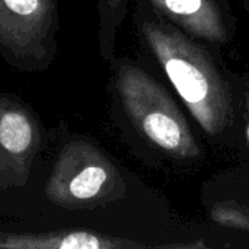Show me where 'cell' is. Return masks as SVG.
<instances>
[{
    "mask_svg": "<svg viewBox=\"0 0 249 249\" xmlns=\"http://www.w3.org/2000/svg\"><path fill=\"white\" fill-rule=\"evenodd\" d=\"M115 163L93 143L73 140L58 153L45 185L50 203L66 210L95 209L125 196Z\"/></svg>",
    "mask_w": 249,
    "mask_h": 249,
    "instance_id": "3",
    "label": "cell"
},
{
    "mask_svg": "<svg viewBox=\"0 0 249 249\" xmlns=\"http://www.w3.org/2000/svg\"><path fill=\"white\" fill-rule=\"evenodd\" d=\"M150 9L190 36L226 45L235 35L228 0H147Z\"/></svg>",
    "mask_w": 249,
    "mask_h": 249,
    "instance_id": "6",
    "label": "cell"
},
{
    "mask_svg": "<svg viewBox=\"0 0 249 249\" xmlns=\"http://www.w3.org/2000/svg\"><path fill=\"white\" fill-rule=\"evenodd\" d=\"M55 18L53 0H0V47L19 60H38Z\"/></svg>",
    "mask_w": 249,
    "mask_h": 249,
    "instance_id": "5",
    "label": "cell"
},
{
    "mask_svg": "<svg viewBox=\"0 0 249 249\" xmlns=\"http://www.w3.org/2000/svg\"><path fill=\"white\" fill-rule=\"evenodd\" d=\"M210 219L229 229L249 232V204H241L233 200L217 203L210 210Z\"/></svg>",
    "mask_w": 249,
    "mask_h": 249,
    "instance_id": "9",
    "label": "cell"
},
{
    "mask_svg": "<svg viewBox=\"0 0 249 249\" xmlns=\"http://www.w3.org/2000/svg\"><path fill=\"white\" fill-rule=\"evenodd\" d=\"M139 31L204 133L212 139L232 133L239 107L232 83L212 53L158 13L143 12Z\"/></svg>",
    "mask_w": 249,
    "mask_h": 249,
    "instance_id": "1",
    "label": "cell"
},
{
    "mask_svg": "<svg viewBox=\"0 0 249 249\" xmlns=\"http://www.w3.org/2000/svg\"><path fill=\"white\" fill-rule=\"evenodd\" d=\"M244 1V7H245V10L248 12L249 15V0H242Z\"/></svg>",
    "mask_w": 249,
    "mask_h": 249,
    "instance_id": "11",
    "label": "cell"
},
{
    "mask_svg": "<svg viewBox=\"0 0 249 249\" xmlns=\"http://www.w3.org/2000/svg\"><path fill=\"white\" fill-rule=\"evenodd\" d=\"M128 0H98L99 10V48L107 61L114 57L118 28L125 16Z\"/></svg>",
    "mask_w": 249,
    "mask_h": 249,
    "instance_id": "8",
    "label": "cell"
},
{
    "mask_svg": "<svg viewBox=\"0 0 249 249\" xmlns=\"http://www.w3.org/2000/svg\"><path fill=\"white\" fill-rule=\"evenodd\" d=\"M39 149L34 114L20 102L0 96V187H22Z\"/></svg>",
    "mask_w": 249,
    "mask_h": 249,
    "instance_id": "4",
    "label": "cell"
},
{
    "mask_svg": "<svg viewBox=\"0 0 249 249\" xmlns=\"http://www.w3.org/2000/svg\"><path fill=\"white\" fill-rule=\"evenodd\" d=\"M115 85L125 114L149 144L178 160L201 156L185 115L162 83L124 61L117 67Z\"/></svg>",
    "mask_w": 249,
    "mask_h": 249,
    "instance_id": "2",
    "label": "cell"
},
{
    "mask_svg": "<svg viewBox=\"0 0 249 249\" xmlns=\"http://www.w3.org/2000/svg\"><path fill=\"white\" fill-rule=\"evenodd\" d=\"M3 249H143L147 245L93 231H51L39 233L0 232Z\"/></svg>",
    "mask_w": 249,
    "mask_h": 249,
    "instance_id": "7",
    "label": "cell"
},
{
    "mask_svg": "<svg viewBox=\"0 0 249 249\" xmlns=\"http://www.w3.org/2000/svg\"><path fill=\"white\" fill-rule=\"evenodd\" d=\"M239 95H241V102L238 104L242 118H244V125H245V134L249 143V73H245L239 77Z\"/></svg>",
    "mask_w": 249,
    "mask_h": 249,
    "instance_id": "10",
    "label": "cell"
}]
</instances>
